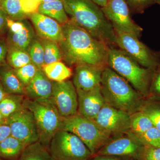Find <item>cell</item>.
Instances as JSON below:
<instances>
[{"instance_id": "obj_17", "label": "cell", "mask_w": 160, "mask_h": 160, "mask_svg": "<svg viewBox=\"0 0 160 160\" xmlns=\"http://www.w3.org/2000/svg\"><path fill=\"white\" fill-rule=\"evenodd\" d=\"M53 81L46 76L42 69H38L30 83L25 87V95L31 100L50 99Z\"/></svg>"}, {"instance_id": "obj_48", "label": "cell", "mask_w": 160, "mask_h": 160, "mask_svg": "<svg viewBox=\"0 0 160 160\" xmlns=\"http://www.w3.org/2000/svg\"><path fill=\"white\" fill-rule=\"evenodd\" d=\"M52 160H57L54 159L52 158Z\"/></svg>"}, {"instance_id": "obj_10", "label": "cell", "mask_w": 160, "mask_h": 160, "mask_svg": "<svg viewBox=\"0 0 160 160\" xmlns=\"http://www.w3.org/2000/svg\"><path fill=\"white\" fill-rule=\"evenodd\" d=\"M10 127L11 136L29 145L39 142L38 132L34 117L24 105L6 119Z\"/></svg>"}, {"instance_id": "obj_34", "label": "cell", "mask_w": 160, "mask_h": 160, "mask_svg": "<svg viewBox=\"0 0 160 160\" xmlns=\"http://www.w3.org/2000/svg\"><path fill=\"white\" fill-rule=\"evenodd\" d=\"M148 98L149 99L160 102V64L155 70Z\"/></svg>"}, {"instance_id": "obj_28", "label": "cell", "mask_w": 160, "mask_h": 160, "mask_svg": "<svg viewBox=\"0 0 160 160\" xmlns=\"http://www.w3.org/2000/svg\"><path fill=\"white\" fill-rule=\"evenodd\" d=\"M41 40L44 47L45 65L62 60V52L58 43L49 40Z\"/></svg>"}, {"instance_id": "obj_18", "label": "cell", "mask_w": 160, "mask_h": 160, "mask_svg": "<svg viewBox=\"0 0 160 160\" xmlns=\"http://www.w3.org/2000/svg\"><path fill=\"white\" fill-rule=\"evenodd\" d=\"M8 32L6 41L8 47L26 51L37 37L33 26L26 19L24 26L18 31L13 32Z\"/></svg>"}, {"instance_id": "obj_2", "label": "cell", "mask_w": 160, "mask_h": 160, "mask_svg": "<svg viewBox=\"0 0 160 160\" xmlns=\"http://www.w3.org/2000/svg\"><path fill=\"white\" fill-rule=\"evenodd\" d=\"M69 20L109 47L116 46V33L100 6L91 0H63Z\"/></svg>"}, {"instance_id": "obj_46", "label": "cell", "mask_w": 160, "mask_h": 160, "mask_svg": "<svg viewBox=\"0 0 160 160\" xmlns=\"http://www.w3.org/2000/svg\"><path fill=\"white\" fill-rule=\"evenodd\" d=\"M0 160H3L2 159V158H0Z\"/></svg>"}, {"instance_id": "obj_45", "label": "cell", "mask_w": 160, "mask_h": 160, "mask_svg": "<svg viewBox=\"0 0 160 160\" xmlns=\"http://www.w3.org/2000/svg\"><path fill=\"white\" fill-rule=\"evenodd\" d=\"M156 3L158 4V5L160 6V0H157V1Z\"/></svg>"}, {"instance_id": "obj_26", "label": "cell", "mask_w": 160, "mask_h": 160, "mask_svg": "<svg viewBox=\"0 0 160 160\" xmlns=\"http://www.w3.org/2000/svg\"><path fill=\"white\" fill-rule=\"evenodd\" d=\"M6 62L13 69H19L32 63L27 51L11 47H8Z\"/></svg>"}, {"instance_id": "obj_36", "label": "cell", "mask_w": 160, "mask_h": 160, "mask_svg": "<svg viewBox=\"0 0 160 160\" xmlns=\"http://www.w3.org/2000/svg\"><path fill=\"white\" fill-rule=\"evenodd\" d=\"M140 160H160V147L145 146V149L140 156Z\"/></svg>"}, {"instance_id": "obj_1", "label": "cell", "mask_w": 160, "mask_h": 160, "mask_svg": "<svg viewBox=\"0 0 160 160\" xmlns=\"http://www.w3.org/2000/svg\"><path fill=\"white\" fill-rule=\"evenodd\" d=\"M62 38L58 43L62 61L68 66H108L110 47L97 39L71 20L62 26Z\"/></svg>"}, {"instance_id": "obj_6", "label": "cell", "mask_w": 160, "mask_h": 160, "mask_svg": "<svg viewBox=\"0 0 160 160\" xmlns=\"http://www.w3.org/2000/svg\"><path fill=\"white\" fill-rule=\"evenodd\" d=\"M72 132L79 138L92 155L109 142L112 136L93 120L78 113L62 118L61 129Z\"/></svg>"}, {"instance_id": "obj_9", "label": "cell", "mask_w": 160, "mask_h": 160, "mask_svg": "<svg viewBox=\"0 0 160 160\" xmlns=\"http://www.w3.org/2000/svg\"><path fill=\"white\" fill-rule=\"evenodd\" d=\"M101 9L115 32L129 33L138 38L141 37L143 29L132 19L126 0H109Z\"/></svg>"}, {"instance_id": "obj_29", "label": "cell", "mask_w": 160, "mask_h": 160, "mask_svg": "<svg viewBox=\"0 0 160 160\" xmlns=\"http://www.w3.org/2000/svg\"><path fill=\"white\" fill-rule=\"evenodd\" d=\"M27 52L29 54L32 63L38 69H42L44 64V47L42 40L37 37L30 45Z\"/></svg>"}, {"instance_id": "obj_27", "label": "cell", "mask_w": 160, "mask_h": 160, "mask_svg": "<svg viewBox=\"0 0 160 160\" xmlns=\"http://www.w3.org/2000/svg\"><path fill=\"white\" fill-rule=\"evenodd\" d=\"M0 8L8 18L14 21H21L29 17L23 11L20 0H2L0 4Z\"/></svg>"}, {"instance_id": "obj_32", "label": "cell", "mask_w": 160, "mask_h": 160, "mask_svg": "<svg viewBox=\"0 0 160 160\" xmlns=\"http://www.w3.org/2000/svg\"><path fill=\"white\" fill-rule=\"evenodd\" d=\"M38 69L32 63L17 69H14L16 74L24 87L34 77Z\"/></svg>"}, {"instance_id": "obj_21", "label": "cell", "mask_w": 160, "mask_h": 160, "mask_svg": "<svg viewBox=\"0 0 160 160\" xmlns=\"http://www.w3.org/2000/svg\"><path fill=\"white\" fill-rule=\"evenodd\" d=\"M27 146L23 142L11 136L0 143V157L9 160L18 159Z\"/></svg>"}, {"instance_id": "obj_11", "label": "cell", "mask_w": 160, "mask_h": 160, "mask_svg": "<svg viewBox=\"0 0 160 160\" xmlns=\"http://www.w3.org/2000/svg\"><path fill=\"white\" fill-rule=\"evenodd\" d=\"M92 120L112 136L130 134V115L107 103Z\"/></svg>"}, {"instance_id": "obj_44", "label": "cell", "mask_w": 160, "mask_h": 160, "mask_svg": "<svg viewBox=\"0 0 160 160\" xmlns=\"http://www.w3.org/2000/svg\"><path fill=\"white\" fill-rule=\"evenodd\" d=\"M58 1V0H42L41 4L42 3L50 2H54V1Z\"/></svg>"}, {"instance_id": "obj_41", "label": "cell", "mask_w": 160, "mask_h": 160, "mask_svg": "<svg viewBox=\"0 0 160 160\" xmlns=\"http://www.w3.org/2000/svg\"><path fill=\"white\" fill-rule=\"evenodd\" d=\"M91 1L100 6L101 8H102L106 6L109 0H91Z\"/></svg>"}, {"instance_id": "obj_30", "label": "cell", "mask_w": 160, "mask_h": 160, "mask_svg": "<svg viewBox=\"0 0 160 160\" xmlns=\"http://www.w3.org/2000/svg\"><path fill=\"white\" fill-rule=\"evenodd\" d=\"M140 110L149 117L153 126L160 131V102L153 100L144 102Z\"/></svg>"}, {"instance_id": "obj_4", "label": "cell", "mask_w": 160, "mask_h": 160, "mask_svg": "<svg viewBox=\"0 0 160 160\" xmlns=\"http://www.w3.org/2000/svg\"><path fill=\"white\" fill-rule=\"evenodd\" d=\"M108 66L128 81L143 97H149L155 69L142 67L126 52L115 47L109 48Z\"/></svg>"}, {"instance_id": "obj_13", "label": "cell", "mask_w": 160, "mask_h": 160, "mask_svg": "<svg viewBox=\"0 0 160 160\" xmlns=\"http://www.w3.org/2000/svg\"><path fill=\"white\" fill-rule=\"evenodd\" d=\"M145 146L132 135L124 134L110 140L95 153L96 156H138Z\"/></svg>"}, {"instance_id": "obj_16", "label": "cell", "mask_w": 160, "mask_h": 160, "mask_svg": "<svg viewBox=\"0 0 160 160\" xmlns=\"http://www.w3.org/2000/svg\"><path fill=\"white\" fill-rule=\"evenodd\" d=\"M37 35L41 39L58 43L62 38V26L49 17L38 12L29 16Z\"/></svg>"}, {"instance_id": "obj_35", "label": "cell", "mask_w": 160, "mask_h": 160, "mask_svg": "<svg viewBox=\"0 0 160 160\" xmlns=\"http://www.w3.org/2000/svg\"><path fill=\"white\" fill-rule=\"evenodd\" d=\"M41 1L42 0H20L23 11L29 16L32 13L38 12Z\"/></svg>"}, {"instance_id": "obj_39", "label": "cell", "mask_w": 160, "mask_h": 160, "mask_svg": "<svg viewBox=\"0 0 160 160\" xmlns=\"http://www.w3.org/2000/svg\"><path fill=\"white\" fill-rule=\"evenodd\" d=\"M8 46L6 42H0V66L6 63Z\"/></svg>"}, {"instance_id": "obj_37", "label": "cell", "mask_w": 160, "mask_h": 160, "mask_svg": "<svg viewBox=\"0 0 160 160\" xmlns=\"http://www.w3.org/2000/svg\"><path fill=\"white\" fill-rule=\"evenodd\" d=\"M8 18L2 9L0 8V36L4 34L8 27L7 25V18Z\"/></svg>"}, {"instance_id": "obj_15", "label": "cell", "mask_w": 160, "mask_h": 160, "mask_svg": "<svg viewBox=\"0 0 160 160\" xmlns=\"http://www.w3.org/2000/svg\"><path fill=\"white\" fill-rule=\"evenodd\" d=\"M78 113L84 117L93 120L106 102L101 86L87 92H78Z\"/></svg>"}, {"instance_id": "obj_5", "label": "cell", "mask_w": 160, "mask_h": 160, "mask_svg": "<svg viewBox=\"0 0 160 160\" xmlns=\"http://www.w3.org/2000/svg\"><path fill=\"white\" fill-rule=\"evenodd\" d=\"M23 105L31 112L36 124L39 142L48 148L55 133L61 129L62 118L50 99L25 98Z\"/></svg>"}, {"instance_id": "obj_33", "label": "cell", "mask_w": 160, "mask_h": 160, "mask_svg": "<svg viewBox=\"0 0 160 160\" xmlns=\"http://www.w3.org/2000/svg\"><path fill=\"white\" fill-rule=\"evenodd\" d=\"M131 12L142 13L147 8L155 4L157 0H126Z\"/></svg>"}, {"instance_id": "obj_40", "label": "cell", "mask_w": 160, "mask_h": 160, "mask_svg": "<svg viewBox=\"0 0 160 160\" xmlns=\"http://www.w3.org/2000/svg\"><path fill=\"white\" fill-rule=\"evenodd\" d=\"M90 160H121L116 158L112 157L111 156L96 155Z\"/></svg>"}, {"instance_id": "obj_23", "label": "cell", "mask_w": 160, "mask_h": 160, "mask_svg": "<svg viewBox=\"0 0 160 160\" xmlns=\"http://www.w3.org/2000/svg\"><path fill=\"white\" fill-rule=\"evenodd\" d=\"M18 160H52L49 149L39 142L28 145Z\"/></svg>"}, {"instance_id": "obj_20", "label": "cell", "mask_w": 160, "mask_h": 160, "mask_svg": "<svg viewBox=\"0 0 160 160\" xmlns=\"http://www.w3.org/2000/svg\"><path fill=\"white\" fill-rule=\"evenodd\" d=\"M38 12L51 18L61 26L66 24L69 20L65 10L63 0L41 4Z\"/></svg>"}, {"instance_id": "obj_8", "label": "cell", "mask_w": 160, "mask_h": 160, "mask_svg": "<svg viewBox=\"0 0 160 160\" xmlns=\"http://www.w3.org/2000/svg\"><path fill=\"white\" fill-rule=\"evenodd\" d=\"M116 46L133 58L141 66L156 69L160 64V51L149 49L139 38L125 32H116Z\"/></svg>"}, {"instance_id": "obj_47", "label": "cell", "mask_w": 160, "mask_h": 160, "mask_svg": "<svg viewBox=\"0 0 160 160\" xmlns=\"http://www.w3.org/2000/svg\"><path fill=\"white\" fill-rule=\"evenodd\" d=\"M2 0H0V4H1V2H2Z\"/></svg>"}, {"instance_id": "obj_19", "label": "cell", "mask_w": 160, "mask_h": 160, "mask_svg": "<svg viewBox=\"0 0 160 160\" xmlns=\"http://www.w3.org/2000/svg\"><path fill=\"white\" fill-rule=\"evenodd\" d=\"M0 82L7 94L25 95V87L16 74L14 69L6 62L0 66Z\"/></svg>"}, {"instance_id": "obj_31", "label": "cell", "mask_w": 160, "mask_h": 160, "mask_svg": "<svg viewBox=\"0 0 160 160\" xmlns=\"http://www.w3.org/2000/svg\"><path fill=\"white\" fill-rule=\"evenodd\" d=\"M135 137L144 146L154 148L160 147V131L154 126L143 134Z\"/></svg>"}, {"instance_id": "obj_43", "label": "cell", "mask_w": 160, "mask_h": 160, "mask_svg": "<svg viewBox=\"0 0 160 160\" xmlns=\"http://www.w3.org/2000/svg\"><path fill=\"white\" fill-rule=\"evenodd\" d=\"M6 124V119L4 117L0 112V125Z\"/></svg>"}, {"instance_id": "obj_24", "label": "cell", "mask_w": 160, "mask_h": 160, "mask_svg": "<svg viewBox=\"0 0 160 160\" xmlns=\"http://www.w3.org/2000/svg\"><path fill=\"white\" fill-rule=\"evenodd\" d=\"M152 127L151 120L142 111L140 110L130 115V134L138 137Z\"/></svg>"}, {"instance_id": "obj_3", "label": "cell", "mask_w": 160, "mask_h": 160, "mask_svg": "<svg viewBox=\"0 0 160 160\" xmlns=\"http://www.w3.org/2000/svg\"><path fill=\"white\" fill-rule=\"evenodd\" d=\"M101 88L106 103L130 115L140 111L144 103L142 96L109 66L103 70Z\"/></svg>"}, {"instance_id": "obj_7", "label": "cell", "mask_w": 160, "mask_h": 160, "mask_svg": "<svg viewBox=\"0 0 160 160\" xmlns=\"http://www.w3.org/2000/svg\"><path fill=\"white\" fill-rule=\"evenodd\" d=\"M48 149L52 158L57 160H88L92 156L79 138L62 129L55 133Z\"/></svg>"}, {"instance_id": "obj_25", "label": "cell", "mask_w": 160, "mask_h": 160, "mask_svg": "<svg viewBox=\"0 0 160 160\" xmlns=\"http://www.w3.org/2000/svg\"><path fill=\"white\" fill-rule=\"evenodd\" d=\"M25 95L8 94L0 102V112L5 118L14 113L23 106Z\"/></svg>"}, {"instance_id": "obj_14", "label": "cell", "mask_w": 160, "mask_h": 160, "mask_svg": "<svg viewBox=\"0 0 160 160\" xmlns=\"http://www.w3.org/2000/svg\"><path fill=\"white\" fill-rule=\"evenodd\" d=\"M105 67L91 65L76 66L72 83L77 92L90 91L101 86L102 75Z\"/></svg>"}, {"instance_id": "obj_22", "label": "cell", "mask_w": 160, "mask_h": 160, "mask_svg": "<svg viewBox=\"0 0 160 160\" xmlns=\"http://www.w3.org/2000/svg\"><path fill=\"white\" fill-rule=\"evenodd\" d=\"M42 70L46 76L53 82L66 81L72 74L70 68L61 61L45 65Z\"/></svg>"}, {"instance_id": "obj_38", "label": "cell", "mask_w": 160, "mask_h": 160, "mask_svg": "<svg viewBox=\"0 0 160 160\" xmlns=\"http://www.w3.org/2000/svg\"><path fill=\"white\" fill-rule=\"evenodd\" d=\"M11 136V129L7 124L0 125V143Z\"/></svg>"}, {"instance_id": "obj_12", "label": "cell", "mask_w": 160, "mask_h": 160, "mask_svg": "<svg viewBox=\"0 0 160 160\" xmlns=\"http://www.w3.org/2000/svg\"><path fill=\"white\" fill-rule=\"evenodd\" d=\"M51 99L62 117L78 113V96L72 82H53Z\"/></svg>"}, {"instance_id": "obj_42", "label": "cell", "mask_w": 160, "mask_h": 160, "mask_svg": "<svg viewBox=\"0 0 160 160\" xmlns=\"http://www.w3.org/2000/svg\"><path fill=\"white\" fill-rule=\"evenodd\" d=\"M7 95L3 88L2 83L0 82V102L6 97Z\"/></svg>"}]
</instances>
